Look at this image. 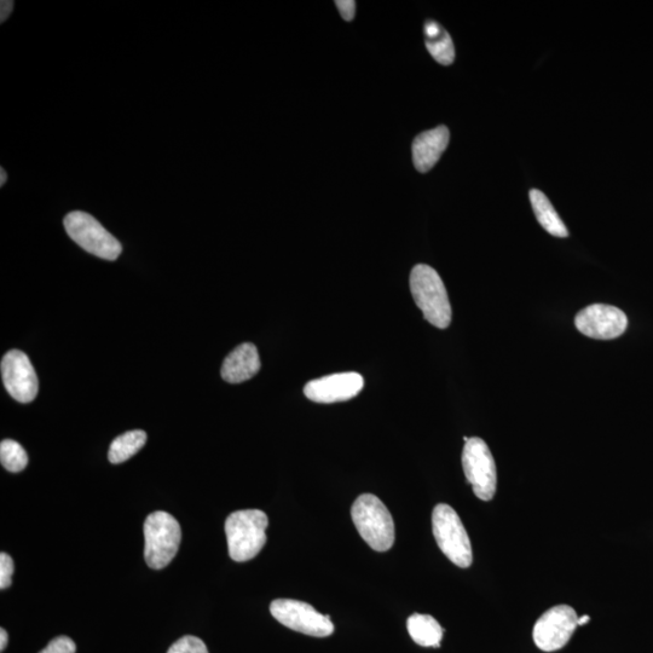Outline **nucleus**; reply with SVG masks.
I'll return each mask as SVG.
<instances>
[{
	"label": "nucleus",
	"mask_w": 653,
	"mask_h": 653,
	"mask_svg": "<svg viewBox=\"0 0 653 653\" xmlns=\"http://www.w3.org/2000/svg\"><path fill=\"white\" fill-rule=\"evenodd\" d=\"M269 519L259 510H242L230 514L225 522L229 556L238 563L257 557L267 543Z\"/></svg>",
	"instance_id": "nucleus-1"
},
{
	"label": "nucleus",
	"mask_w": 653,
	"mask_h": 653,
	"mask_svg": "<svg viewBox=\"0 0 653 653\" xmlns=\"http://www.w3.org/2000/svg\"><path fill=\"white\" fill-rule=\"evenodd\" d=\"M409 283L410 292L425 319L439 329L448 328L452 323V305L437 271L429 265H416L410 273Z\"/></svg>",
	"instance_id": "nucleus-2"
},
{
	"label": "nucleus",
	"mask_w": 653,
	"mask_h": 653,
	"mask_svg": "<svg viewBox=\"0 0 653 653\" xmlns=\"http://www.w3.org/2000/svg\"><path fill=\"white\" fill-rule=\"evenodd\" d=\"M352 520L362 539L377 552H387L395 543V523L384 502L363 494L351 508Z\"/></svg>",
	"instance_id": "nucleus-3"
},
{
	"label": "nucleus",
	"mask_w": 653,
	"mask_h": 653,
	"mask_svg": "<svg viewBox=\"0 0 653 653\" xmlns=\"http://www.w3.org/2000/svg\"><path fill=\"white\" fill-rule=\"evenodd\" d=\"M144 559L149 568L161 570L169 565L179 550L182 540L181 525L170 513L149 514L144 522Z\"/></svg>",
	"instance_id": "nucleus-4"
},
{
	"label": "nucleus",
	"mask_w": 653,
	"mask_h": 653,
	"mask_svg": "<svg viewBox=\"0 0 653 653\" xmlns=\"http://www.w3.org/2000/svg\"><path fill=\"white\" fill-rule=\"evenodd\" d=\"M432 529L444 556L459 568H470L473 562L471 540L454 508L437 505L432 513Z\"/></svg>",
	"instance_id": "nucleus-5"
},
{
	"label": "nucleus",
	"mask_w": 653,
	"mask_h": 653,
	"mask_svg": "<svg viewBox=\"0 0 653 653\" xmlns=\"http://www.w3.org/2000/svg\"><path fill=\"white\" fill-rule=\"evenodd\" d=\"M69 238L86 252L106 260H117L123 246L97 221L82 211L68 213L63 221Z\"/></svg>",
	"instance_id": "nucleus-6"
},
{
	"label": "nucleus",
	"mask_w": 653,
	"mask_h": 653,
	"mask_svg": "<svg viewBox=\"0 0 653 653\" xmlns=\"http://www.w3.org/2000/svg\"><path fill=\"white\" fill-rule=\"evenodd\" d=\"M462 467L477 498L483 501L493 499L498 487V472L493 454L483 439H468L462 452Z\"/></svg>",
	"instance_id": "nucleus-7"
},
{
	"label": "nucleus",
	"mask_w": 653,
	"mask_h": 653,
	"mask_svg": "<svg viewBox=\"0 0 653 653\" xmlns=\"http://www.w3.org/2000/svg\"><path fill=\"white\" fill-rule=\"evenodd\" d=\"M270 612L283 626L310 637L325 638L334 632L331 616L320 614L308 603L277 599L271 603Z\"/></svg>",
	"instance_id": "nucleus-8"
},
{
	"label": "nucleus",
	"mask_w": 653,
	"mask_h": 653,
	"mask_svg": "<svg viewBox=\"0 0 653 653\" xmlns=\"http://www.w3.org/2000/svg\"><path fill=\"white\" fill-rule=\"evenodd\" d=\"M576 611L568 605H558L543 614L534 627V641L540 650L553 652L569 643L577 626Z\"/></svg>",
	"instance_id": "nucleus-9"
},
{
	"label": "nucleus",
	"mask_w": 653,
	"mask_h": 653,
	"mask_svg": "<svg viewBox=\"0 0 653 653\" xmlns=\"http://www.w3.org/2000/svg\"><path fill=\"white\" fill-rule=\"evenodd\" d=\"M575 325L588 338L612 340L626 332L628 319L616 306L594 304L577 314Z\"/></svg>",
	"instance_id": "nucleus-10"
},
{
	"label": "nucleus",
	"mask_w": 653,
	"mask_h": 653,
	"mask_svg": "<svg viewBox=\"0 0 653 653\" xmlns=\"http://www.w3.org/2000/svg\"><path fill=\"white\" fill-rule=\"evenodd\" d=\"M2 377L5 389L20 403L36 400L39 381L30 358L20 350H11L2 360Z\"/></svg>",
	"instance_id": "nucleus-11"
},
{
	"label": "nucleus",
	"mask_w": 653,
	"mask_h": 653,
	"mask_svg": "<svg viewBox=\"0 0 653 653\" xmlns=\"http://www.w3.org/2000/svg\"><path fill=\"white\" fill-rule=\"evenodd\" d=\"M363 387L361 374L338 373L309 381L304 387V395L316 403L345 402L360 394Z\"/></svg>",
	"instance_id": "nucleus-12"
},
{
	"label": "nucleus",
	"mask_w": 653,
	"mask_h": 653,
	"mask_svg": "<svg viewBox=\"0 0 653 653\" xmlns=\"http://www.w3.org/2000/svg\"><path fill=\"white\" fill-rule=\"evenodd\" d=\"M449 138L447 126H438L416 137L413 142V160L416 170L421 173L429 172L447 149Z\"/></svg>",
	"instance_id": "nucleus-13"
},
{
	"label": "nucleus",
	"mask_w": 653,
	"mask_h": 653,
	"mask_svg": "<svg viewBox=\"0 0 653 653\" xmlns=\"http://www.w3.org/2000/svg\"><path fill=\"white\" fill-rule=\"evenodd\" d=\"M260 371V358L256 346L245 343L230 352L222 366V378L229 384L250 380Z\"/></svg>",
	"instance_id": "nucleus-14"
},
{
	"label": "nucleus",
	"mask_w": 653,
	"mask_h": 653,
	"mask_svg": "<svg viewBox=\"0 0 653 653\" xmlns=\"http://www.w3.org/2000/svg\"><path fill=\"white\" fill-rule=\"evenodd\" d=\"M530 201L533 205L534 213L541 227L556 238H568L569 231L566 225L554 210L550 199L540 190H530Z\"/></svg>",
	"instance_id": "nucleus-15"
},
{
	"label": "nucleus",
	"mask_w": 653,
	"mask_h": 653,
	"mask_svg": "<svg viewBox=\"0 0 653 653\" xmlns=\"http://www.w3.org/2000/svg\"><path fill=\"white\" fill-rule=\"evenodd\" d=\"M426 48L431 56L443 66L452 65L455 60V49L452 37L435 21L425 23Z\"/></svg>",
	"instance_id": "nucleus-16"
},
{
	"label": "nucleus",
	"mask_w": 653,
	"mask_h": 653,
	"mask_svg": "<svg viewBox=\"0 0 653 653\" xmlns=\"http://www.w3.org/2000/svg\"><path fill=\"white\" fill-rule=\"evenodd\" d=\"M407 628L416 644L424 647L441 645L444 631L432 616L414 614L408 618Z\"/></svg>",
	"instance_id": "nucleus-17"
},
{
	"label": "nucleus",
	"mask_w": 653,
	"mask_h": 653,
	"mask_svg": "<svg viewBox=\"0 0 653 653\" xmlns=\"http://www.w3.org/2000/svg\"><path fill=\"white\" fill-rule=\"evenodd\" d=\"M147 433L142 430L129 431L114 439L109 448L108 459L118 465L132 458L144 447Z\"/></svg>",
	"instance_id": "nucleus-18"
},
{
	"label": "nucleus",
	"mask_w": 653,
	"mask_h": 653,
	"mask_svg": "<svg viewBox=\"0 0 653 653\" xmlns=\"http://www.w3.org/2000/svg\"><path fill=\"white\" fill-rule=\"evenodd\" d=\"M0 461H2L5 470L19 473L27 467L28 456L21 444L13 441V439H5L0 444Z\"/></svg>",
	"instance_id": "nucleus-19"
},
{
	"label": "nucleus",
	"mask_w": 653,
	"mask_h": 653,
	"mask_svg": "<svg viewBox=\"0 0 653 653\" xmlns=\"http://www.w3.org/2000/svg\"><path fill=\"white\" fill-rule=\"evenodd\" d=\"M167 653H208V650L204 641L193 635H187L177 640Z\"/></svg>",
	"instance_id": "nucleus-20"
},
{
	"label": "nucleus",
	"mask_w": 653,
	"mask_h": 653,
	"mask_svg": "<svg viewBox=\"0 0 653 653\" xmlns=\"http://www.w3.org/2000/svg\"><path fill=\"white\" fill-rule=\"evenodd\" d=\"M14 575V560L7 553L0 554V589L4 591L11 586Z\"/></svg>",
	"instance_id": "nucleus-21"
},
{
	"label": "nucleus",
	"mask_w": 653,
	"mask_h": 653,
	"mask_svg": "<svg viewBox=\"0 0 653 653\" xmlns=\"http://www.w3.org/2000/svg\"><path fill=\"white\" fill-rule=\"evenodd\" d=\"M77 646L74 641L68 637H59L51 640L49 645L39 653H75Z\"/></svg>",
	"instance_id": "nucleus-22"
},
{
	"label": "nucleus",
	"mask_w": 653,
	"mask_h": 653,
	"mask_svg": "<svg viewBox=\"0 0 653 653\" xmlns=\"http://www.w3.org/2000/svg\"><path fill=\"white\" fill-rule=\"evenodd\" d=\"M335 5H337L340 15L345 21L354 20L356 13V2L354 0H338Z\"/></svg>",
	"instance_id": "nucleus-23"
},
{
	"label": "nucleus",
	"mask_w": 653,
	"mask_h": 653,
	"mask_svg": "<svg viewBox=\"0 0 653 653\" xmlns=\"http://www.w3.org/2000/svg\"><path fill=\"white\" fill-rule=\"evenodd\" d=\"M13 9L14 2H11V0H3V2L0 3V21L4 22L5 20H8Z\"/></svg>",
	"instance_id": "nucleus-24"
},
{
	"label": "nucleus",
	"mask_w": 653,
	"mask_h": 653,
	"mask_svg": "<svg viewBox=\"0 0 653 653\" xmlns=\"http://www.w3.org/2000/svg\"><path fill=\"white\" fill-rule=\"evenodd\" d=\"M8 645V633L4 628L0 629V651H4Z\"/></svg>",
	"instance_id": "nucleus-25"
},
{
	"label": "nucleus",
	"mask_w": 653,
	"mask_h": 653,
	"mask_svg": "<svg viewBox=\"0 0 653 653\" xmlns=\"http://www.w3.org/2000/svg\"><path fill=\"white\" fill-rule=\"evenodd\" d=\"M589 621H591V617L587 615L579 617V620H577V626H585Z\"/></svg>",
	"instance_id": "nucleus-26"
},
{
	"label": "nucleus",
	"mask_w": 653,
	"mask_h": 653,
	"mask_svg": "<svg viewBox=\"0 0 653 653\" xmlns=\"http://www.w3.org/2000/svg\"><path fill=\"white\" fill-rule=\"evenodd\" d=\"M0 175H2V177H0V178H2V179H0V186L3 187L5 182H7L8 175H7V172H5L4 169H0Z\"/></svg>",
	"instance_id": "nucleus-27"
}]
</instances>
